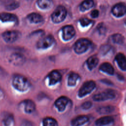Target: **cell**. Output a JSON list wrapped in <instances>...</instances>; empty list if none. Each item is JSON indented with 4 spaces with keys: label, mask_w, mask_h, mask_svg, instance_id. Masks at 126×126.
Returning a JSON list of instances; mask_svg holds the SVG:
<instances>
[{
    "label": "cell",
    "mask_w": 126,
    "mask_h": 126,
    "mask_svg": "<svg viewBox=\"0 0 126 126\" xmlns=\"http://www.w3.org/2000/svg\"><path fill=\"white\" fill-rule=\"evenodd\" d=\"M12 85L16 90L21 92L27 91L30 87V83L27 78L19 74L13 77Z\"/></svg>",
    "instance_id": "1"
},
{
    "label": "cell",
    "mask_w": 126,
    "mask_h": 126,
    "mask_svg": "<svg viewBox=\"0 0 126 126\" xmlns=\"http://www.w3.org/2000/svg\"><path fill=\"white\" fill-rule=\"evenodd\" d=\"M91 45V42L87 39H80L77 40L74 44V50L78 54H81L86 52Z\"/></svg>",
    "instance_id": "2"
},
{
    "label": "cell",
    "mask_w": 126,
    "mask_h": 126,
    "mask_svg": "<svg viewBox=\"0 0 126 126\" xmlns=\"http://www.w3.org/2000/svg\"><path fill=\"white\" fill-rule=\"evenodd\" d=\"M66 13L67 11L65 7L63 6H59L52 13V20L55 23H60L65 19Z\"/></svg>",
    "instance_id": "3"
},
{
    "label": "cell",
    "mask_w": 126,
    "mask_h": 126,
    "mask_svg": "<svg viewBox=\"0 0 126 126\" xmlns=\"http://www.w3.org/2000/svg\"><path fill=\"white\" fill-rule=\"evenodd\" d=\"M115 96L116 94L114 91L108 89L105 90L103 92L94 94L93 96V98L95 101H101L113 99Z\"/></svg>",
    "instance_id": "4"
},
{
    "label": "cell",
    "mask_w": 126,
    "mask_h": 126,
    "mask_svg": "<svg viewBox=\"0 0 126 126\" xmlns=\"http://www.w3.org/2000/svg\"><path fill=\"white\" fill-rule=\"evenodd\" d=\"M95 83L93 81H88L85 82L78 93V95L80 97H82L90 94L95 88Z\"/></svg>",
    "instance_id": "5"
},
{
    "label": "cell",
    "mask_w": 126,
    "mask_h": 126,
    "mask_svg": "<svg viewBox=\"0 0 126 126\" xmlns=\"http://www.w3.org/2000/svg\"><path fill=\"white\" fill-rule=\"evenodd\" d=\"M54 42V39L51 35H48L40 39L37 43V47L39 49H45L51 46Z\"/></svg>",
    "instance_id": "6"
},
{
    "label": "cell",
    "mask_w": 126,
    "mask_h": 126,
    "mask_svg": "<svg viewBox=\"0 0 126 126\" xmlns=\"http://www.w3.org/2000/svg\"><path fill=\"white\" fill-rule=\"evenodd\" d=\"M9 62L16 66L22 65L26 61L25 57L20 53H15L11 54L9 59Z\"/></svg>",
    "instance_id": "7"
},
{
    "label": "cell",
    "mask_w": 126,
    "mask_h": 126,
    "mask_svg": "<svg viewBox=\"0 0 126 126\" xmlns=\"http://www.w3.org/2000/svg\"><path fill=\"white\" fill-rule=\"evenodd\" d=\"M69 99L66 96H62L58 98L55 102V106L59 111H63L69 102Z\"/></svg>",
    "instance_id": "8"
},
{
    "label": "cell",
    "mask_w": 126,
    "mask_h": 126,
    "mask_svg": "<svg viewBox=\"0 0 126 126\" xmlns=\"http://www.w3.org/2000/svg\"><path fill=\"white\" fill-rule=\"evenodd\" d=\"M19 34L15 31H7L2 33V36L4 40L9 43L15 41L18 38Z\"/></svg>",
    "instance_id": "9"
},
{
    "label": "cell",
    "mask_w": 126,
    "mask_h": 126,
    "mask_svg": "<svg viewBox=\"0 0 126 126\" xmlns=\"http://www.w3.org/2000/svg\"><path fill=\"white\" fill-rule=\"evenodd\" d=\"M50 85H54L60 82L62 79L61 74L56 70L52 71L48 75Z\"/></svg>",
    "instance_id": "10"
},
{
    "label": "cell",
    "mask_w": 126,
    "mask_h": 126,
    "mask_svg": "<svg viewBox=\"0 0 126 126\" xmlns=\"http://www.w3.org/2000/svg\"><path fill=\"white\" fill-rule=\"evenodd\" d=\"M25 113L31 114L35 110V104L34 102L30 99L24 100L21 104Z\"/></svg>",
    "instance_id": "11"
},
{
    "label": "cell",
    "mask_w": 126,
    "mask_h": 126,
    "mask_svg": "<svg viewBox=\"0 0 126 126\" xmlns=\"http://www.w3.org/2000/svg\"><path fill=\"white\" fill-rule=\"evenodd\" d=\"M63 38L64 40H69L72 38L75 33V31L73 27L71 26H66L63 28Z\"/></svg>",
    "instance_id": "12"
},
{
    "label": "cell",
    "mask_w": 126,
    "mask_h": 126,
    "mask_svg": "<svg viewBox=\"0 0 126 126\" xmlns=\"http://www.w3.org/2000/svg\"><path fill=\"white\" fill-rule=\"evenodd\" d=\"M113 14L116 17H121L126 13V6L124 4L119 3L116 4L112 9Z\"/></svg>",
    "instance_id": "13"
},
{
    "label": "cell",
    "mask_w": 126,
    "mask_h": 126,
    "mask_svg": "<svg viewBox=\"0 0 126 126\" xmlns=\"http://www.w3.org/2000/svg\"><path fill=\"white\" fill-rule=\"evenodd\" d=\"M89 120V118L87 116H79L71 121V126H81L87 123Z\"/></svg>",
    "instance_id": "14"
},
{
    "label": "cell",
    "mask_w": 126,
    "mask_h": 126,
    "mask_svg": "<svg viewBox=\"0 0 126 126\" xmlns=\"http://www.w3.org/2000/svg\"><path fill=\"white\" fill-rule=\"evenodd\" d=\"M114 121V118L111 116H104L97 119L95 124L96 126H105L112 124Z\"/></svg>",
    "instance_id": "15"
},
{
    "label": "cell",
    "mask_w": 126,
    "mask_h": 126,
    "mask_svg": "<svg viewBox=\"0 0 126 126\" xmlns=\"http://www.w3.org/2000/svg\"><path fill=\"white\" fill-rule=\"evenodd\" d=\"M115 60L119 67L123 71L126 70V60L125 56L122 53H119L115 57Z\"/></svg>",
    "instance_id": "16"
},
{
    "label": "cell",
    "mask_w": 126,
    "mask_h": 126,
    "mask_svg": "<svg viewBox=\"0 0 126 126\" xmlns=\"http://www.w3.org/2000/svg\"><path fill=\"white\" fill-rule=\"evenodd\" d=\"M99 69L109 75H112L114 73V69L113 66L108 63H104L99 66Z\"/></svg>",
    "instance_id": "17"
},
{
    "label": "cell",
    "mask_w": 126,
    "mask_h": 126,
    "mask_svg": "<svg viewBox=\"0 0 126 126\" xmlns=\"http://www.w3.org/2000/svg\"><path fill=\"white\" fill-rule=\"evenodd\" d=\"M16 16L8 13H2L0 14V20L3 22H15L17 21Z\"/></svg>",
    "instance_id": "18"
},
{
    "label": "cell",
    "mask_w": 126,
    "mask_h": 126,
    "mask_svg": "<svg viewBox=\"0 0 126 126\" xmlns=\"http://www.w3.org/2000/svg\"><path fill=\"white\" fill-rule=\"evenodd\" d=\"M79 78V76L77 73L74 72H70L67 77V85L69 86H74L78 80Z\"/></svg>",
    "instance_id": "19"
},
{
    "label": "cell",
    "mask_w": 126,
    "mask_h": 126,
    "mask_svg": "<svg viewBox=\"0 0 126 126\" xmlns=\"http://www.w3.org/2000/svg\"><path fill=\"white\" fill-rule=\"evenodd\" d=\"M98 63V59L94 56L90 57L86 61V63L88 68L90 70L93 69L94 67L96 66Z\"/></svg>",
    "instance_id": "20"
},
{
    "label": "cell",
    "mask_w": 126,
    "mask_h": 126,
    "mask_svg": "<svg viewBox=\"0 0 126 126\" xmlns=\"http://www.w3.org/2000/svg\"><path fill=\"white\" fill-rule=\"evenodd\" d=\"M28 19L32 23H38L43 21L42 17L39 14L32 13L28 16Z\"/></svg>",
    "instance_id": "21"
},
{
    "label": "cell",
    "mask_w": 126,
    "mask_h": 126,
    "mask_svg": "<svg viewBox=\"0 0 126 126\" xmlns=\"http://www.w3.org/2000/svg\"><path fill=\"white\" fill-rule=\"evenodd\" d=\"M94 4L93 0H85L80 5V8L82 11H85L92 8Z\"/></svg>",
    "instance_id": "22"
},
{
    "label": "cell",
    "mask_w": 126,
    "mask_h": 126,
    "mask_svg": "<svg viewBox=\"0 0 126 126\" xmlns=\"http://www.w3.org/2000/svg\"><path fill=\"white\" fill-rule=\"evenodd\" d=\"M14 122L13 116L9 113L7 114L3 118L2 123L4 126H10Z\"/></svg>",
    "instance_id": "23"
},
{
    "label": "cell",
    "mask_w": 126,
    "mask_h": 126,
    "mask_svg": "<svg viewBox=\"0 0 126 126\" xmlns=\"http://www.w3.org/2000/svg\"><path fill=\"white\" fill-rule=\"evenodd\" d=\"M38 6L41 9H47L51 7L52 4L51 0H38L37 1Z\"/></svg>",
    "instance_id": "24"
},
{
    "label": "cell",
    "mask_w": 126,
    "mask_h": 126,
    "mask_svg": "<svg viewBox=\"0 0 126 126\" xmlns=\"http://www.w3.org/2000/svg\"><path fill=\"white\" fill-rule=\"evenodd\" d=\"M57 125L56 120L51 117H46L43 120V126H56Z\"/></svg>",
    "instance_id": "25"
},
{
    "label": "cell",
    "mask_w": 126,
    "mask_h": 126,
    "mask_svg": "<svg viewBox=\"0 0 126 126\" xmlns=\"http://www.w3.org/2000/svg\"><path fill=\"white\" fill-rule=\"evenodd\" d=\"M114 109V107L113 106H102L97 109V112L100 114H107L111 113Z\"/></svg>",
    "instance_id": "26"
},
{
    "label": "cell",
    "mask_w": 126,
    "mask_h": 126,
    "mask_svg": "<svg viewBox=\"0 0 126 126\" xmlns=\"http://www.w3.org/2000/svg\"><path fill=\"white\" fill-rule=\"evenodd\" d=\"M19 6L18 2L14 0H10L6 4L5 8L8 10H11L16 9Z\"/></svg>",
    "instance_id": "27"
},
{
    "label": "cell",
    "mask_w": 126,
    "mask_h": 126,
    "mask_svg": "<svg viewBox=\"0 0 126 126\" xmlns=\"http://www.w3.org/2000/svg\"><path fill=\"white\" fill-rule=\"evenodd\" d=\"M112 40L113 42L117 44H122L124 43L125 38L123 35L120 34H115L112 36Z\"/></svg>",
    "instance_id": "28"
},
{
    "label": "cell",
    "mask_w": 126,
    "mask_h": 126,
    "mask_svg": "<svg viewBox=\"0 0 126 126\" xmlns=\"http://www.w3.org/2000/svg\"><path fill=\"white\" fill-rule=\"evenodd\" d=\"M80 23L81 25V26L83 27L88 26L89 25L91 24L93 21L87 18H82L80 20Z\"/></svg>",
    "instance_id": "29"
},
{
    "label": "cell",
    "mask_w": 126,
    "mask_h": 126,
    "mask_svg": "<svg viewBox=\"0 0 126 126\" xmlns=\"http://www.w3.org/2000/svg\"><path fill=\"white\" fill-rule=\"evenodd\" d=\"M92 106V103L90 101H87L84 102L81 105V108L84 110H88L90 109Z\"/></svg>",
    "instance_id": "30"
},
{
    "label": "cell",
    "mask_w": 126,
    "mask_h": 126,
    "mask_svg": "<svg viewBox=\"0 0 126 126\" xmlns=\"http://www.w3.org/2000/svg\"><path fill=\"white\" fill-rule=\"evenodd\" d=\"M97 29H98L99 32L100 34H103L105 32V31H106V28H105V26L102 23H101L100 24L98 25Z\"/></svg>",
    "instance_id": "31"
},
{
    "label": "cell",
    "mask_w": 126,
    "mask_h": 126,
    "mask_svg": "<svg viewBox=\"0 0 126 126\" xmlns=\"http://www.w3.org/2000/svg\"><path fill=\"white\" fill-rule=\"evenodd\" d=\"M109 49H110V46H109L108 45H106V46L102 47V48H101V54L104 55V54H107V53L109 51Z\"/></svg>",
    "instance_id": "32"
},
{
    "label": "cell",
    "mask_w": 126,
    "mask_h": 126,
    "mask_svg": "<svg viewBox=\"0 0 126 126\" xmlns=\"http://www.w3.org/2000/svg\"><path fill=\"white\" fill-rule=\"evenodd\" d=\"M98 15H99V11L96 9L93 10L91 14V15L93 18H96L98 16Z\"/></svg>",
    "instance_id": "33"
},
{
    "label": "cell",
    "mask_w": 126,
    "mask_h": 126,
    "mask_svg": "<svg viewBox=\"0 0 126 126\" xmlns=\"http://www.w3.org/2000/svg\"><path fill=\"white\" fill-rule=\"evenodd\" d=\"M24 126H32V125H31V123H29V122H26L25 123H24Z\"/></svg>",
    "instance_id": "34"
},
{
    "label": "cell",
    "mask_w": 126,
    "mask_h": 126,
    "mask_svg": "<svg viewBox=\"0 0 126 126\" xmlns=\"http://www.w3.org/2000/svg\"><path fill=\"white\" fill-rule=\"evenodd\" d=\"M3 96V92L1 88H0V98H1Z\"/></svg>",
    "instance_id": "35"
}]
</instances>
